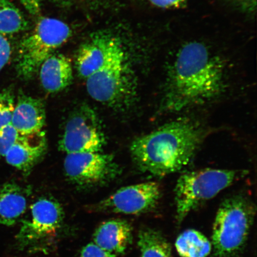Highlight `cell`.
<instances>
[{"label": "cell", "instance_id": "1", "mask_svg": "<svg viewBox=\"0 0 257 257\" xmlns=\"http://www.w3.org/2000/svg\"><path fill=\"white\" fill-rule=\"evenodd\" d=\"M224 68L204 44L192 41L180 49L163 98L167 111L178 112L204 104L223 91Z\"/></svg>", "mask_w": 257, "mask_h": 257}, {"label": "cell", "instance_id": "15", "mask_svg": "<svg viewBox=\"0 0 257 257\" xmlns=\"http://www.w3.org/2000/svg\"><path fill=\"white\" fill-rule=\"evenodd\" d=\"M39 71L41 85L48 92L62 91L72 82L71 60L62 54H53L48 57L41 64Z\"/></svg>", "mask_w": 257, "mask_h": 257}, {"label": "cell", "instance_id": "23", "mask_svg": "<svg viewBox=\"0 0 257 257\" xmlns=\"http://www.w3.org/2000/svg\"><path fill=\"white\" fill-rule=\"evenodd\" d=\"M11 54V44L3 35H0V72L8 63Z\"/></svg>", "mask_w": 257, "mask_h": 257}, {"label": "cell", "instance_id": "21", "mask_svg": "<svg viewBox=\"0 0 257 257\" xmlns=\"http://www.w3.org/2000/svg\"><path fill=\"white\" fill-rule=\"evenodd\" d=\"M19 136L20 135L12 124H8L0 130V157L6 156L18 140Z\"/></svg>", "mask_w": 257, "mask_h": 257}, {"label": "cell", "instance_id": "7", "mask_svg": "<svg viewBox=\"0 0 257 257\" xmlns=\"http://www.w3.org/2000/svg\"><path fill=\"white\" fill-rule=\"evenodd\" d=\"M64 218L59 202L51 198L39 199L31 205L30 214L22 221L16 236L18 246L29 251L43 250L62 229Z\"/></svg>", "mask_w": 257, "mask_h": 257}, {"label": "cell", "instance_id": "3", "mask_svg": "<svg viewBox=\"0 0 257 257\" xmlns=\"http://www.w3.org/2000/svg\"><path fill=\"white\" fill-rule=\"evenodd\" d=\"M255 214V205L243 195L222 202L217 211L212 233V246L217 257L237 254L245 245Z\"/></svg>", "mask_w": 257, "mask_h": 257}, {"label": "cell", "instance_id": "22", "mask_svg": "<svg viewBox=\"0 0 257 257\" xmlns=\"http://www.w3.org/2000/svg\"><path fill=\"white\" fill-rule=\"evenodd\" d=\"M80 257H117V255L91 242L83 247Z\"/></svg>", "mask_w": 257, "mask_h": 257}, {"label": "cell", "instance_id": "5", "mask_svg": "<svg viewBox=\"0 0 257 257\" xmlns=\"http://www.w3.org/2000/svg\"><path fill=\"white\" fill-rule=\"evenodd\" d=\"M71 35L70 27L63 21L42 18L19 44L16 63L18 75L24 79L32 78L44 61L65 44Z\"/></svg>", "mask_w": 257, "mask_h": 257}, {"label": "cell", "instance_id": "17", "mask_svg": "<svg viewBox=\"0 0 257 257\" xmlns=\"http://www.w3.org/2000/svg\"><path fill=\"white\" fill-rule=\"evenodd\" d=\"M141 257H172V247L159 230L144 228L138 236Z\"/></svg>", "mask_w": 257, "mask_h": 257}, {"label": "cell", "instance_id": "24", "mask_svg": "<svg viewBox=\"0 0 257 257\" xmlns=\"http://www.w3.org/2000/svg\"><path fill=\"white\" fill-rule=\"evenodd\" d=\"M188 0H150L153 5L161 9H177L185 5Z\"/></svg>", "mask_w": 257, "mask_h": 257}, {"label": "cell", "instance_id": "13", "mask_svg": "<svg viewBox=\"0 0 257 257\" xmlns=\"http://www.w3.org/2000/svg\"><path fill=\"white\" fill-rule=\"evenodd\" d=\"M46 121V110L40 99L25 94L19 95L15 102L11 124L22 136L42 132Z\"/></svg>", "mask_w": 257, "mask_h": 257}, {"label": "cell", "instance_id": "10", "mask_svg": "<svg viewBox=\"0 0 257 257\" xmlns=\"http://www.w3.org/2000/svg\"><path fill=\"white\" fill-rule=\"evenodd\" d=\"M162 189L158 183L148 182L121 188L93 205L92 210L103 213L138 215L149 213L158 205Z\"/></svg>", "mask_w": 257, "mask_h": 257}, {"label": "cell", "instance_id": "26", "mask_svg": "<svg viewBox=\"0 0 257 257\" xmlns=\"http://www.w3.org/2000/svg\"><path fill=\"white\" fill-rule=\"evenodd\" d=\"M54 2H57V3H66L69 1V0H53Z\"/></svg>", "mask_w": 257, "mask_h": 257}, {"label": "cell", "instance_id": "6", "mask_svg": "<svg viewBox=\"0 0 257 257\" xmlns=\"http://www.w3.org/2000/svg\"><path fill=\"white\" fill-rule=\"evenodd\" d=\"M127 57L122 50L103 68L86 79L89 95L115 110L128 107L136 94V82Z\"/></svg>", "mask_w": 257, "mask_h": 257}, {"label": "cell", "instance_id": "11", "mask_svg": "<svg viewBox=\"0 0 257 257\" xmlns=\"http://www.w3.org/2000/svg\"><path fill=\"white\" fill-rule=\"evenodd\" d=\"M124 50L118 38L110 34H96L82 45L77 54L79 75L87 79L110 62Z\"/></svg>", "mask_w": 257, "mask_h": 257}, {"label": "cell", "instance_id": "16", "mask_svg": "<svg viewBox=\"0 0 257 257\" xmlns=\"http://www.w3.org/2000/svg\"><path fill=\"white\" fill-rule=\"evenodd\" d=\"M27 191L15 183L0 184V225L12 226L18 222L27 211Z\"/></svg>", "mask_w": 257, "mask_h": 257}, {"label": "cell", "instance_id": "18", "mask_svg": "<svg viewBox=\"0 0 257 257\" xmlns=\"http://www.w3.org/2000/svg\"><path fill=\"white\" fill-rule=\"evenodd\" d=\"M176 249L181 257H207L212 249L207 237L194 229L185 230L178 237Z\"/></svg>", "mask_w": 257, "mask_h": 257}, {"label": "cell", "instance_id": "14", "mask_svg": "<svg viewBox=\"0 0 257 257\" xmlns=\"http://www.w3.org/2000/svg\"><path fill=\"white\" fill-rule=\"evenodd\" d=\"M133 239L131 225L118 218L104 221L93 235V242L96 245L116 255L123 254Z\"/></svg>", "mask_w": 257, "mask_h": 257}, {"label": "cell", "instance_id": "12", "mask_svg": "<svg viewBox=\"0 0 257 257\" xmlns=\"http://www.w3.org/2000/svg\"><path fill=\"white\" fill-rule=\"evenodd\" d=\"M46 149L43 132L31 136H19L5 157L9 165L27 175L40 162Z\"/></svg>", "mask_w": 257, "mask_h": 257}, {"label": "cell", "instance_id": "19", "mask_svg": "<svg viewBox=\"0 0 257 257\" xmlns=\"http://www.w3.org/2000/svg\"><path fill=\"white\" fill-rule=\"evenodd\" d=\"M23 14L9 0H0V35L18 33L27 29Z\"/></svg>", "mask_w": 257, "mask_h": 257}, {"label": "cell", "instance_id": "20", "mask_svg": "<svg viewBox=\"0 0 257 257\" xmlns=\"http://www.w3.org/2000/svg\"><path fill=\"white\" fill-rule=\"evenodd\" d=\"M15 106V95L11 89L0 92V130L11 124Z\"/></svg>", "mask_w": 257, "mask_h": 257}, {"label": "cell", "instance_id": "25", "mask_svg": "<svg viewBox=\"0 0 257 257\" xmlns=\"http://www.w3.org/2000/svg\"><path fill=\"white\" fill-rule=\"evenodd\" d=\"M19 1L32 15H36L40 12L41 0H19Z\"/></svg>", "mask_w": 257, "mask_h": 257}, {"label": "cell", "instance_id": "2", "mask_svg": "<svg viewBox=\"0 0 257 257\" xmlns=\"http://www.w3.org/2000/svg\"><path fill=\"white\" fill-rule=\"evenodd\" d=\"M203 138V132L193 122H170L136 138L130 147L135 164L141 171L163 177L187 166Z\"/></svg>", "mask_w": 257, "mask_h": 257}, {"label": "cell", "instance_id": "9", "mask_svg": "<svg viewBox=\"0 0 257 257\" xmlns=\"http://www.w3.org/2000/svg\"><path fill=\"white\" fill-rule=\"evenodd\" d=\"M105 137L97 114L89 106H80L67 120L59 147L66 154L102 152Z\"/></svg>", "mask_w": 257, "mask_h": 257}, {"label": "cell", "instance_id": "4", "mask_svg": "<svg viewBox=\"0 0 257 257\" xmlns=\"http://www.w3.org/2000/svg\"><path fill=\"white\" fill-rule=\"evenodd\" d=\"M243 176V172L205 169L184 173L175 189L176 220L181 223L188 215Z\"/></svg>", "mask_w": 257, "mask_h": 257}, {"label": "cell", "instance_id": "8", "mask_svg": "<svg viewBox=\"0 0 257 257\" xmlns=\"http://www.w3.org/2000/svg\"><path fill=\"white\" fill-rule=\"evenodd\" d=\"M64 170L67 179L82 189L104 186L113 181L121 172L114 156L102 152L67 154Z\"/></svg>", "mask_w": 257, "mask_h": 257}]
</instances>
